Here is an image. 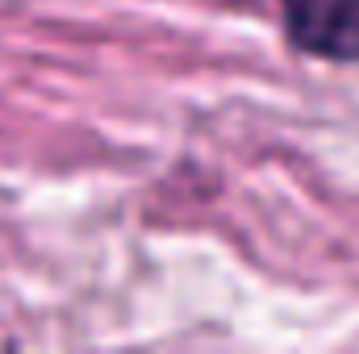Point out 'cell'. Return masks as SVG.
Listing matches in <instances>:
<instances>
[{"instance_id": "cell-1", "label": "cell", "mask_w": 359, "mask_h": 354, "mask_svg": "<svg viewBox=\"0 0 359 354\" xmlns=\"http://www.w3.org/2000/svg\"><path fill=\"white\" fill-rule=\"evenodd\" d=\"M284 34L326 63H359V0H280Z\"/></svg>"}]
</instances>
